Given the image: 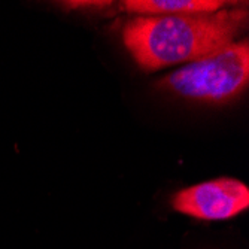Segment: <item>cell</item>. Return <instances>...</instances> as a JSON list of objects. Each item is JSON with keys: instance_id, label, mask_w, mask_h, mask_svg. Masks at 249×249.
Listing matches in <instances>:
<instances>
[{"instance_id": "obj_3", "label": "cell", "mask_w": 249, "mask_h": 249, "mask_svg": "<svg viewBox=\"0 0 249 249\" xmlns=\"http://www.w3.org/2000/svg\"><path fill=\"white\" fill-rule=\"evenodd\" d=\"M249 206V188L240 180L221 178L179 191L173 198L175 211L197 219H229Z\"/></svg>"}, {"instance_id": "obj_2", "label": "cell", "mask_w": 249, "mask_h": 249, "mask_svg": "<svg viewBox=\"0 0 249 249\" xmlns=\"http://www.w3.org/2000/svg\"><path fill=\"white\" fill-rule=\"evenodd\" d=\"M249 43L233 42L219 51L188 63L160 81L158 87L206 103H224L248 87Z\"/></svg>"}, {"instance_id": "obj_1", "label": "cell", "mask_w": 249, "mask_h": 249, "mask_svg": "<svg viewBox=\"0 0 249 249\" xmlns=\"http://www.w3.org/2000/svg\"><path fill=\"white\" fill-rule=\"evenodd\" d=\"M248 11L222 8L215 12L134 17L123 30L133 58L145 71L188 64L233 43L246 24Z\"/></svg>"}, {"instance_id": "obj_4", "label": "cell", "mask_w": 249, "mask_h": 249, "mask_svg": "<svg viewBox=\"0 0 249 249\" xmlns=\"http://www.w3.org/2000/svg\"><path fill=\"white\" fill-rule=\"evenodd\" d=\"M224 5L227 2L216 0H128L124 2V9L138 17H158L215 12Z\"/></svg>"}]
</instances>
